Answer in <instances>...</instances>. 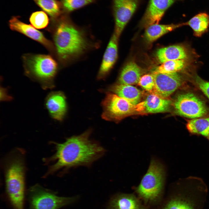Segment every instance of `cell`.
<instances>
[{
  "label": "cell",
  "mask_w": 209,
  "mask_h": 209,
  "mask_svg": "<svg viewBox=\"0 0 209 209\" xmlns=\"http://www.w3.org/2000/svg\"><path fill=\"white\" fill-rule=\"evenodd\" d=\"M91 130L74 136L62 143H55V152L49 158L53 162L47 174L67 171L80 166H90L105 154V149L98 142L91 139Z\"/></svg>",
  "instance_id": "6da1fadb"
},
{
  "label": "cell",
  "mask_w": 209,
  "mask_h": 209,
  "mask_svg": "<svg viewBox=\"0 0 209 209\" xmlns=\"http://www.w3.org/2000/svg\"><path fill=\"white\" fill-rule=\"evenodd\" d=\"M53 21L54 24L52 30L55 53L62 64L79 58L93 46L86 32L75 25L67 14Z\"/></svg>",
  "instance_id": "7a4b0ae2"
},
{
  "label": "cell",
  "mask_w": 209,
  "mask_h": 209,
  "mask_svg": "<svg viewBox=\"0 0 209 209\" xmlns=\"http://www.w3.org/2000/svg\"><path fill=\"white\" fill-rule=\"evenodd\" d=\"M155 209H203L208 193L201 178L189 176L179 179Z\"/></svg>",
  "instance_id": "3957f363"
},
{
  "label": "cell",
  "mask_w": 209,
  "mask_h": 209,
  "mask_svg": "<svg viewBox=\"0 0 209 209\" xmlns=\"http://www.w3.org/2000/svg\"><path fill=\"white\" fill-rule=\"evenodd\" d=\"M165 173L163 165L152 159L147 172L135 188L136 195L150 209H156L164 198Z\"/></svg>",
  "instance_id": "277c9868"
},
{
  "label": "cell",
  "mask_w": 209,
  "mask_h": 209,
  "mask_svg": "<svg viewBox=\"0 0 209 209\" xmlns=\"http://www.w3.org/2000/svg\"><path fill=\"white\" fill-rule=\"evenodd\" d=\"M7 163L5 174L7 198L13 209H24L25 167L23 156L14 154Z\"/></svg>",
  "instance_id": "5b68a950"
},
{
  "label": "cell",
  "mask_w": 209,
  "mask_h": 209,
  "mask_svg": "<svg viewBox=\"0 0 209 209\" xmlns=\"http://www.w3.org/2000/svg\"><path fill=\"white\" fill-rule=\"evenodd\" d=\"M25 74L37 81L44 90L55 87L54 79L58 65L51 55L45 54H26L23 56Z\"/></svg>",
  "instance_id": "8992f818"
},
{
  "label": "cell",
  "mask_w": 209,
  "mask_h": 209,
  "mask_svg": "<svg viewBox=\"0 0 209 209\" xmlns=\"http://www.w3.org/2000/svg\"><path fill=\"white\" fill-rule=\"evenodd\" d=\"M174 113L176 115L191 119L209 115V107L196 94L190 91L179 93L174 101Z\"/></svg>",
  "instance_id": "52a82bcc"
},
{
  "label": "cell",
  "mask_w": 209,
  "mask_h": 209,
  "mask_svg": "<svg viewBox=\"0 0 209 209\" xmlns=\"http://www.w3.org/2000/svg\"><path fill=\"white\" fill-rule=\"evenodd\" d=\"M102 105V118L107 121L118 120L136 112L144 111L143 102L133 105L125 99L109 92L107 93Z\"/></svg>",
  "instance_id": "ba28073f"
},
{
  "label": "cell",
  "mask_w": 209,
  "mask_h": 209,
  "mask_svg": "<svg viewBox=\"0 0 209 209\" xmlns=\"http://www.w3.org/2000/svg\"><path fill=\"white\" fill-rule=\"evenodd\" d=\"M76 199V197L59 196L38 185L31 187L28 192L30 209H59L73 203Z\"/></svg>",
  "instance_id": "9c48e42d"
},
{
  "label": "cell",
  "mask_w": 209,
  "mask_h": 209,
  "mask_svg": "<svg viewBox=\"0 0 209 209\" xmlns=\"http://www.w3.org/2000/svg\"><path fill=\"white\" fill-rule=\"evenodd\" d=\"M141 0H113L112 9L115 20L114 34L119 37L136 11Z\"/></svg>",
  "instance_id": "30bf717a"
},
{
  "label": "cell",
  "mask_w": 209,
  "mask_h": 209,
  "mask_svg": "<svg viewBox=\"0 0 209 209\" xmlns=\"http://www.w3.org/2000/svg\"><path fill=\"white\" fill-rule=\"evenodd\" d=\"M152 74L155 83L154 93L163 98L170 96L183 83L182 77L177 72L161 73L154 71Z\"/></svg>",
  "instance_id": "8fae6325"
},
{
  "label": "cell",
  "mask_w": 209,
  "mask_h": 209,
  "mask_svg": "<svg viewBox=\"0 0 209 209\" xmlns=\"http://www.w3.org/2000/svg\"><path fill=\"white\" fill-rule=\"evenodd\" d=\"M10 28L42 44L52 53H55L53 43L41 32L30 25L21 21L18 17H12L9 21Z\"/></svg>",
  "instance_id": "7c38bea8"
},
{
  "label": "cell",
  "mask_w": 209,
  "mask_h": 209,
  "mask_svg": "<svg viewBox=\"0 0 209 209\" xmlns=\"http://www.w3.org/2000/svg\"><path fill=\"white\" fill-rule=\"evenodd\" d=\"M179 0H149L140 24L147 27L158 24L165 13L174 3Z\"/></svg>",
  "instance_id": "4fadbf2b"
},
{
  "label": "cell",
  "mask_w": 209,
  "mask_h": 209,
  "mask_svg": "<svg viewBox=\"0 0 209 209\" xmlns=\"http://www.w3.org/2000/svg\"><path fill=\"white\" fill-rule=\"evenodd\" d=\"M45 106L51 118L57 121L63 119L67 110L66 98L60 91H52L46 96Z\"/></svg>",
  "instance_id": "5bb4252c"
},
{
  "label": "cell",
  "mask_w": 209,
  "mask_h": 209,
  "mask_svg": "<svg viewBox=\"0 0 209 209\" xmlns=\"http://www.w3.org/2000/svg\"><path fill=\"white\" fill-rule=\"evenodd\" d=\"M107 209H150L133 193H118L113 196Z\"/></svg>",
  "instance_id": "9a60e30c"
},
{
  "label": "cell",
  "mask_w": 209,
  "mask_h": 209,
  "mask_svg": "<svg viewBox=\"0 0 209 209\" xmlns=\"http://www.w3.org/2000/svg\"><path fill=\"white\" fill-rule=\"evenodd\" d=\"M118 38L113 33L103 57L98 74V79L105 78L109 74L115 64L118 56Z\"/></svg>",
  "instance_id": "2e32d148"
},
{
  "label": "cell",
  "mask_w": 209,
  "mask_h": 209,
  "mask_svg": "<svg viewBox=\"0 0 209 209\" xmlns=\"http://www.w3.org/2000/svg\"><path fill=\"white\" fill-rule=\"evenodd\" d=\"M109 90L134 105L139 103L142 96L140 90L130 85L116 84L110 86Z\"/></svg>",
  "instance_id": "e0dca14e"
},
{
  "label": "cell",
  "mask_w": 209,
  "mask_h": 209,
  "mask_svg": "<svg viewBox=\"0 0 209 209\" xmlns=\"http://www.w3.org/2000/svg\"><path fill=\"white\" fill-rule=\"evenodd\" d=\"M156 56L160 63L178 60H184L187 58L188 53L186 49L179 45L170 46L158 50Z\"/></svg>",
  "instance_id": "ac0fdd59"
},
{
  "label": "cell",
  "mask_w": 209,
  "mask_h": 209,
  "mask_svg": "<svg viewBox=\"0 0 209 209\" xmlns=\"http://www.w3.org/2000/svg\"><path fill=\"white\" fill-rule=\"evenodd\" d=\"M144 71L135 62L130 61L121 71L118 78L119 83L134 85L138 83Z\"/></svg>",
  "instance_id": "d6986e66"
},
{
  "label": "cell",
  "mask_w": 209,
  "mask_h": 209,
  "mask_svg": "<svg viewBox=\"0 0 209 209\" xmlns=\"http://www.w3.org/2000/svg\"><path fill=\"white\" fill-rule=\"evenodd\" d=\"M143 102L144 111L150 113L167 111L172 104L170 100L154 93L148 95Z\"/></svg>",
  "instance_id": "ffe728a7"
},
{
  "label": "cell",
  "mask_w": 209,
  "mask_h": 209,
  "mask_svg": "<svg viewBox=\"0 0 209 209\" xmlns=\"http://www.w3.org/2000/svg\"><path fill=\"white\" fill-rule=\"evenodd\" d=\"M185 25L186 22L167 25L154 24L146 28L144 35V38L147 42L151 43L164 34Z\"/></svg>",
  "instance_id": "44dd1931"
},
{
  "label": "cell",
  "mask_w": 209,
  "mask_h": 209,
  "mask_svg": "<svg viewBox=\"0 0 209 209\" xmlns=\"http://www.w3.org/2000/svg\"><path fill=\"white\" fill-rule=\"evenodd\" d=\"M186 127L191 135L201 136L209 141V116L188 120Z\"/></svg>",
  "instance_id": "7402d4cb"
},
{
  "label": "cell",
  "mask_w": 209,
  "mask_h": 209,
  "mask_svg": "<svg viewBox=\"0 0 209 209\" xmlns=\"http://www.w3.org/2000/svg\"><path fill=\"white\" fill-rule=\"evenodd\" d=\"M54 21L64 13L61 2L57 0H33Z\"/></svg>",
  "instance_id": "603a6c76"
},
{
  "label": "cell",
  "mask_w": 209,
  "mask_h": 209,
  "mask_svg": "<svg viewBox=\"0 0 209 209\" xmlns=\"http://www.w3.org/2000/svg\"><path fill=\"white\" fill-rule=\"evenodd\" d=\"M193 29L194 35L201 36L207 29L209 25V16L206 13H199L186 22Z\"/></svg>",
  "instance_id": "cb8c5ba5"
},
{
  "label": "cell",
  "mask_w": 209,
  "mask_h": 209,
  "mask_svg": "<svg viewBox=\"0 0 209 209\" xmlns=\"http://www.w3.org/2000/svg\"><path fill=\"white\" fill-rule=\"evenodd\" d=\"M185 65L183 59L168 61L157 67L154 71L161 73H176L183 69Z\"/></svg>",
  "instance_id": "d4e9b609"
},
{
  "label": "cell",
  "mask_w": 209,
  "mask_h": 209,
  "mask_svg": "<svg viewBox=\"0 0 209 209\" xmlns=\"http://www.w3.org/2000/svg\"><path fill=\"white\" fill-rule=\"evenodd\" d=\"M97 0H62L63 12L67 14L95 2Z\"/></svg>",
  "instance_id": "484cf974"
},
{
  "label": "cell",
  "mask_w": 209,
  "mask_h": 209,
  "mask_svg": "<svg viewBox=\"0 0 209 209\" xmlns=\"http://www.w3.org/2000/svg\"><path fill=\"white\" fill-rule=\"evenodd\" d=\"M29 20L33 26L38 29L46 28L49 22V19L47 15L42 11L33 12L30 15Z\"/></svg>",
  "instance_id": "4316f807"
},
{
  "label": "cell",
  "mask_w": 209,
  "mask_h": 209,
  "mask_svg": "<svg viewBox=\"0 0 209 209\" xmlns=\"http://www.w3.org/2000/svg\"><path fill=\"white\" fill-rule=\"evenodd\" d=\"M193 79L194 85L209 100V82L203 80L197 74L193 76Z\"/></svg>",
  "instance_id": "83f0119b"
},
{
  "label": "cell",
  "mask_w": 209,
  "mask_h": 209,
  "mask_svg": "<svg viewBox=\"0 0 209 209\" xmlns=\"http://www.w3.org/2000/svg\"><path fill=\"white\" fill-rule=\"evenodd\" d=\"M138 84L146 90L152 91L155 85L154 80L152 74H146L142 76L138 83Z\"/></svg>",
  "instance_id": "f1b7e54d"
},
{
  "label": "cell",
  "mask_w": 209,
  "mask_h": 209,
  "mask_svg": "<svg viewBox=\"0 0 209 209\" xmlns=\"http://www.w3.org/2000/svg\"><path fill=\"white\" fill-rule=\"evenodd\" d=\"M0 100L2 101H10L12 99V97L9 95L7 89L1 86Z\"/></svg>",
  "instance_id": "f546056e"
}]
</instances>
